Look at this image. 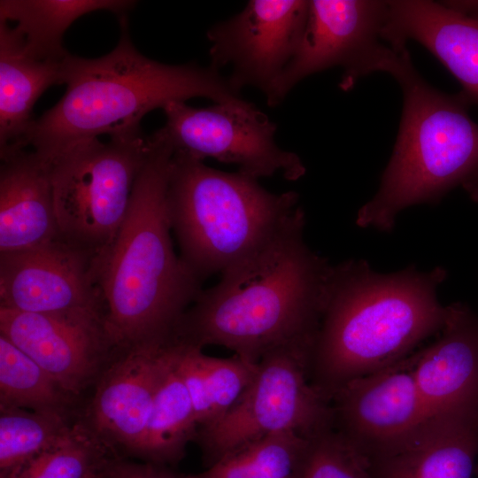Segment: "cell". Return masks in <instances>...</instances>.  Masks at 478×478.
Segmentation results:
<instances>
[{
    "instance_id": "cell-1",
    "label": "cell",
    "mask_w": 478,
    "mask_h": 478,
    "mask_svg": "<svg viewBox=\"0 0 478 478\" xmlns=\"http://www.w3.org/2000/svg\"><path fill=\"white\" fill-rule=\"evenodd\" d=\"M305 224L304 213L202 289L173 340L221 346L253 363L279 347L313 343L333 266L305 243Z\"/></svg>"
},
{
    "instance_id": "cell-2",
    "label": "cell",
    "mask_w": 478,
    "mask_h": 478,
    "mask_svg": "<svg viewBox=\"0 0 478 478\" xmlns=\"http://www.w3.org/2000/svg\"><path fill=\"white\" fill-rule=\"evenodd\" d=\"M446 276L440 266L381 274L364 259L333 266L307 358L312 386L330 403L350 382L399 362L440 333L447 306L436 290Z\"/></svg>"
},
{
    "instance_id": "cell-3",
    "label": "cell",
    "mask_w": 478,
    "mask_h": 478,
    "mask_svg": "<svg viewBox=\"0 0 478 478\" xmlns=\"http://www.w3.org/2000/svg\"><path fill=\"white\" fill-rule=\"evenodd\" d=\"M150 136L124 222L93 260L105 328L117 351L168 341L202 290L172 242L167 187L174 149L161 129Z\"/></svg>"
},
{
    "instance_id": "cell-4",
    "label": "cell",
    "mask_w": 478,
    "mask_h": 478,
    "mask_svg": "<svg viewBox=\"0 0 478 478\" xmlns=\"http://www.w3.org/2000/svg\"><path fill=\"white\" fill-rule=\"evenodd\" d=\"M121 35L110 53L93 59L69 55L65 61L60 100L34 120L20 149L33 150L49 166L79 142L141 131L145 114L173 102L205 97L214 104L243 99L228 78L212 67L166 65L141 54L128 35L125 16Z\"/></svg>"
},
{
    "instance_id": "cell-5",
    "label": "cell",
    "mask_w": 478,
    "mask_h": 478,
    "mask_svg": "<svg viewBox=\"0 0 478 478\" xmlns=\"http://www.w3.org/2000/svg\"><path fill=\"white\" fill-rule=\"evenodd\" d=\"M392 76L403 91L399 131L380 188L356 220L382 231H390L405 208L436 203L454 187L467 191L478 181V124L468 99L431 87L411 58Z\"/></svg>"
},
{
    "instance_id": "cell-6",
    "label": "cell",
    "mask_w": 478,
    "mask_h": 478,
    "mask_svg": "<svg viewBox=\"0 0 478 478\" xmlns=\"http://www.w3.org/2000/svg\"><path fill=\"white\" fill-rule=\"evenodd\" d=\"M167 211L180 256L201 282L250 257L305 213L294 191L272 193L255 178L177 151Z\"/></svg>"
},
{
    "instance_id": "cell-7",
    "label": "cell",
    "mask_w": 478,
    "mask_h": 478,
    "mask_svg": "<svg viewBox=\"0 0 478 478\" xmlns=\"http://www.w3.org/2000/svg\"><path fill=\"white\" fill-rule=\"evenodd\" d=\"M150 148V136L141 130L106 143L83 140L51 163L54 205L63 240L95 258L111 246Z\"/></svg>"
},
{
    "instance_id": "cell-8",
    "label": "cell",
    "mask_w": 478,
    "mask_h": 478,
    "mask_svg": "<svg viewBox=\"0 0 478 478\" xmlns=\"http://www.w3.org/2000/svg\"><path fill=\"white\" fill-rule=\"evenodd\" d=\"M311 343L266 353L238 402L219 420L197 430L205 468L234 450L272 434L292 431L311 438L333 428L331 404L309 382Z\"/></svg>"
},
{
    "instance_id": "cell-9",
    "label": "cell",
    "mask_w": 478,
    "mask_h": 478,
    "mask_svg": "<svg viewBox=\"0 0 478 478\" xmlns=\"http://www.w3.org/2000/svg\"><path fill=\"white\" fill-rule=\"evenodd\" d=\"M388 1L312 0L297 50L266 94L270 106L279 104L302 80L332 67L343 69L341 88H351L374 72L390 75L410 57L406 47L385 35Z\"/></svg>"
},
{
    "instance_id": "cell-10",
    "label": "cell",
    "mask_w": 478,
    "mask_h": 478,
    "mask_svg": "<svg viewBox=\"0 0 478 478\" xmlns=\"http://www.w3.org/2000/svg\"><path fill=\"white\" fill-rule=\"evenodd\" d=\"M163 111L166 120L161 129L174 151L234 164L238 172L257 180L280 173L297 181L305 173L296 153L276 144V124L248 101L205 108L173 102Z\"/></svg>"
},
{
    "instance_id": "cell-11",
    "label": "cell",
    "mask_w": 478,
    "mask_h": 478,
    "mask_svg": "<svg viewBox=\"0 0 478 478\" xmlns=\"http://www.w3.org/2000/svg\"><path fill=\"white\" fill-rule=\"evenodd\" d=\"M306 0H251L207 32L211 67L230 66L233 88L254 86L265 95L281 74L301 40Z\"/></svg>"
},
{
    "instance_id": "cell-12",
    "label": "cell",
    "mask_w": 478,
    "mask_h": 478,
    "mask_svg": "<svg viewBox=\"0 0 478 478\" xmlns=\"http://www.w3.org/2000/svg\"><path fill=\"white\" fill-rule=\"evenodd\" d=\"M95 256L62 238L0 252V307L34 313L104 317Z\"/></svg>"
},
{
    "instance_id": "cell-13",
    "label": "cell",
    "mask_w": 478,
    "mask_h": 478,
    "mask_svg": "<svg viewBox=\"0 0 478 478\" xmlns=\"http://www.w3.org/2000/svg\"><path fill=\"white\" fill-rule=\"evenodd\" d=\"M0 335L78 397L117 353L104 317L89 313H34L0 307Z\"/></svg>"
},
{
    "instance_id": "cell-14",
    "label": "cell",
    "mask_w": 478,
    "mask_h": 478,
    "mask_svg": "<svg viewBox=\"0 0 478 478\" xmlns=\"http://www.w3.org/2000/svg\"><path fill=\"white\" fill-rule=\"evenodd\" d=\"M414 356L353 380L331 399L333 429L368 459L428 415L414 374Z\"/></svg>"
},
{
    "instance_id": "cell-15",
    "label": "cell",
    "mask_w": 478,
    "mask_h": 478,
    "mask_svg": "<svg viewBox=\"0 0 478 478\" xmlns=\"http://www.w3.org/2000/svg\"><path fill=\"white\" fill-rule=\"evenodd\" d=\"M172 356L171 339L118 351L96 381L82 421L117 455L139 457L153 399Z\"/></svg>"
},
{
    "instance_id": "cell-16",
    "label": "cell",
    "mask_w": 478,
    "mask_h": 478,
    "mask_svg": "<svg viewBox=\"0 0 478 478\" xmlns=\"http://www.w3.org/2000/svg\"><path fill=\"white\" fill-rule=\"evenodd\" d=\"M478 457V405L428 415L369 458L371 478H472Z\"/></svg>"
},
{
    "instance_id": "cell-17",
    "label": "cell",
    "mask_w": 478,
    "mask_h": 478,
    "mask_svg": "<svg viewBox=\"0 0 478 478\" xmlns=\"http://www.w3.org/2000/svg\"><path fill=\"white\" fill-rule=\"evenodd\" d=\"M385 35L395 46L414 40L436 56L478 104V17L446 2L388 1Z\"/></svg>"
},
{
    "instance_id": "cell-18",
    "label": "cell",
    "mask_w": 478,
    "mask_h": 478,
    "mask_svg": "<svg viewBox=\"0 0 478 478\" xmlns=\"http://www.w3.org/2000/svg\"><path fill=\"white\" fill-rule=\"evenodd\" d=\"M413 356L414 377L429 415L478 405V315L466 305H448L438 338Z\"/></svg>"
},
{
    "instance_id": "cell-19",
    "label": "cell",
    "mask_w": 478,
    "mask_h": 478,
    "mask_svg": "<svg viewBox=\"0 0 478 478\" xmlns=\"http://www.w3.org/2000/svg\"><path fill=\"white\" fill-rule=\"evenodd\" d=\"M0 156V252L61 238L50 167L34 150Z\"/></svg>"
},
{
    "instance_id": "cell-20",
    "label": "cell",
    "mask_w": 478,
    "mask_h": 478,
    "mask_svg": "<svg viewBox=\"0 0 478 478\" xmlns=\"http://www.w3.org/2000/svg\"><path fill=\"white\" fill-rule=\"evenodd\" d=\"M66 58L54 61L30 54L16 28L0 20V155L21 150L34 121V105L49 87L63 84Z\"/></svg>"
},
{
    "instance_id": "cell-21",
    "label": "cell",
    "mask_w": 478,
    "mask_h": 478,
    "mask_svg": "<svg viewBox=\"0 0 478 478\" xmlns=\"http://www.w3.org/2000/svg\"><path fill=\"white\" fill-rule=\"evenodd\" d=\"M173 341L177 367L189 393L198 429L210 426L242 397L257 374L258 363L236 355L211 357L202 349Z\"/></svg>"
},
{
    "instance_id": "cell-22",
    "label": "cell",
    "mask_w": 478,
    "mask_h": 478,
    "mask_svg": "<svg viewBox=\"0 0 478 478\" xmlns=\"http://www.w3.org/2000/svg\"><path fill=\"white\" fill-rule=\"evenodd\" d=\"M135 1L130 0H1L0 20L16 23L27 51L42 59L63 61L70 53L63 36L78 18L106 10L124 16Z\"/></svg>"
},
{
    "instance_id": "cell-23",
    "label": "cell",
    "mask_w": 478,
    "mask_h": 478,
    "mask_svg": "<svg viewBox=\"0 0 478 478\" xmlns=\"http://www.w3.org/2000/svg\"><path fill=\"white\" fill-rule=\"evenodd\" d=\"M158 385L139 458L168 466L180 462L195 441L198 424L187 387L177 367L176 345Z\"/></svg>"
},
{
    "instance_id": "cell-24",
    "label": "cell",
    "mask_w": 478,
    "mask_h": 478,
    "mask_svg": "<svg viewBox=\"0 0 478 478\" xmlns=\"http://www.w3.org/2000/svg\"><path fill=\"white\" fill-rule=\"evenodd\" d=\"M76 397L0 335V408H25L67 416Z\"/></svg>"
},
{
    "instance_id": "cell-25",
    "label": "cell",
    "mask_w": 478,
    "mask_h": 478,
    "mask_svg": "<svg viewBox=\"0 0 478 478\" xmlns=\"http://www.w3.org/2000/svg\"><path fill=\"white\" fill-rule=\"evenodd\" d=\"M120 458L82 421L58 442L21 462L2 478H98Z\"/></svg>"
},
{
    "instance_id": "cell-26",
    "label": "cell",
    "mask_w": 478,
    "mask_h": 478,
    "mask_svg": "<svg viewBox=\"0 0 478 478\" xmlns=\"http://www.w3.org/2000/svg\"><path fill=\"white\" fill-rule=\"evenodd\" d=\"M308 438L284 431L250 442L189 478H297Z\"/></svg>"
},
{
    "instance_id": "cell-27",
    "label": "cell",
    "mask_w": 478,
    "mask_h": 478,
    "mask_svg": "<svg viewBox=\"0 0 478 478\" xmlns=\"http://www.w3.org/2000/svg\"><path fill=\"white\" fill-rule=\"evenodd\" d=\"M73 425L58 412L0 408V478L58 442Z\"/></svg>"
},
{
    "instance_id": "cell-28",
    "label": "cell",
    "mask_w": 478,
    "mask_h": 478,
    "mask_svg": "<svg viewBox=\"0 0 478 478\" xmlns=\"http://www.w3.org/2000/svg\"><path fill=\"white\" fill-rule=\"evenodd\" d=\"M297 478H371L370 461L332 428L308 438Z\"/></svg>"
},
{
    "instance_id": "cell-29",
    "label": "cell",
    "mask_w": 478,
    "mask_h": 478,
    "mask_svg": "<svg viewBox=\"0 0 478 478\" xmlns=\"http://www.w3.org/2000/svg\"><path fill=\"white\" fill-rule=\"evenodd\" d=\"M100 478H189V475L175 473L166 466L135 463L117 458L109 463Z\"/></svg>"
},
{
    "instance_id": "cell-30",
    "label": "cell",
    "mask_w": 478,
    "mask_h": 478,
    "mask_svg": "<svg viewBox=\"0 0 478 478\" xmlns=\"http://www.w3.org/2000/svg\"><path fill=\"white\" fill-rule=\"evenodd\" d=\"M472 198L474 201L478 203V182L474 186L473 192H472Z\"/></svg>"
},
{
    "instance_id": "cell-31",
    "label": "cell",
    "mask_w": 478,
    "mask_h": 478,
    "mask_svg": "<svg viewBox=\"0 0 478 478\" xmlns=\"http://www.w3.org/2000/svg\"><path fill=\"white\" fill-rule=\"evenodd\" d=\"M474 474L478 476V461L476 462L475 468H474Z\"/></svg>"
},
{
    "instance_id": "cell-32",
    "label": "cell",
    "mask_w": 478,
    "mask_h": 478,
    "mask_svg": "<svg viewBox=\"0 0 478 478\" xmlns=\"http://www.w3.org/2000/svg\"><path fill=\"white\" fill-rule=\"evenodd\" d=\"M98 478H100V477H98Z\"/></svg>"
}]
</instances>
